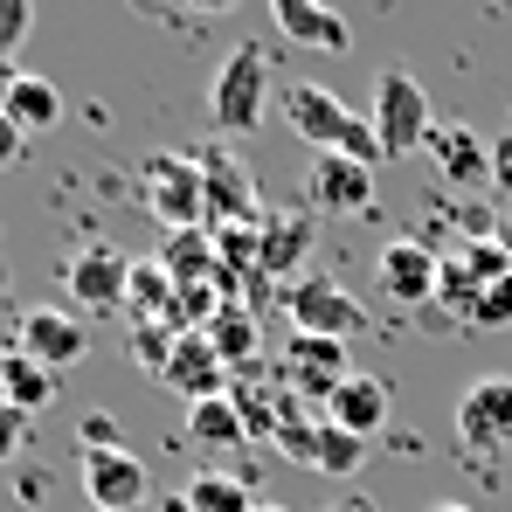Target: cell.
<instances>
[{"label":"cell","instance_id":"1","mask_svg":"<svg viewBox=\"0 0 512 512\" xmlns=\"http://www.w3.org/2000/svg\"><path fill=\"white\" fill-rule=\"evenodd\" d=\"M263 111H270V56H263L256 42H243V49H229L222 70H215L208 118H215V132H256Z\"/></svg>","mask_w":512,"mask_h":512},{"label":"cell","instance_id":"2","mask_svg":"<svg viewBox=\"0 0 512 512\" xmlns=\"http://www.w3.org/2000/svg\"><path fill=\"white\" fill-rule=\"evenodd\" d=\"M139 194L153 208V222L180 236V229H208V194H201V160L187 153H153L139 167Z\"/></svg>","mask_w":512,"mask_h":512},{"label":"cell","instance_id":"3","mask_svg":"<svg viewBox=\"0 0 512 512\" xmlns=\"http://www.w3.org/2000/svg\"><path fill=\"white\" fill-rule=\"evenodd\" d=\"M374 132H381V153L388 160H409L416 146L436 139V125H429V90L409 77V70H381V84H374Z\"/></svg>","mask_w":512,"mask_h":512},{"label":"cell","instance_id":"4","mask_svg":"<svg viewBox=\"0 0 512 512\" xmlns=\"http://www.w3.org/2000/svg\"><path fill=\"white\" fill-rule=\"evenodd\" d=\"M194 160H201V194H208V229H256L263 222V194H256L250 167L229 146H208Z\"/></svg>","mask_w":512,"mask_h":512},{"label":"cell","instance_id":"5","mask_svg":"<svg viewBox=\"0 0 512 512\" xmlns=\"http://www.w3.org/2000/svg\"><path fill=\"white\" fill-rule=\"evenodd\" d=\"M284 312H291V326L298 333H319V340H353V333H367V312H360V298H346L333 277H319V270H305L291 291H284Z\"/></svg>","mask_w":512,"mask_h":512},{"label":"cell","instance_id":"6","mask_svg":"<svg viewBox=\"0 0 512 512\" xmlns=\"http://www.w3.org/2000/svg\"><path fill=\"white\" fill-rule=\"evenodd\" d=\"M457 436L471 450H506L512 443V374H478L457 395Z\"/></svg>","mask_w":512,"mask_h":512},{"label":"cell","instance_id":"7","mask_svg":"<svg viewBox=\"0 0 512 512\" xmlns=\"http://www.w3.org/2000/svg\"><path fill=\"white\" fill-rule=\"evenodd\" d=\"M14 346L35 360V367H49V374H63V367H77L90 353V333L77 312H56V305H35V312H21V326H14Z\"/></svg>","mask_w":512,"mask_h":512},{"label":"cell","instance_id":"8","mask_svg":"<svg viewBox=\"0 0 512 512\" xmlns=\"http://www.w3.org/2000/svg\"><path fill=\"white\" fill-rule=\"evenodd\" d=\"M84 492L97 512H139L153 499V471L132 450H84Z\"/></svg>","mask_w":512,"mask_h":512},{"label":"cell","instance_id":"9","mask_svg":"<svg viewBox=\"0 0 512 512\" xmlns=\"http://www.w3.org/2000/svg\"><path fill=\"white\" fill-rule=\"evenodd\" d=\"M374 270H381V291H388L395 305H423V298H436L443 256H436V250H423L416 236H395V243H381Z\"/></svg>","mask_w":512,"mask_h":512},{"label":"cell","instance_id":"10","mask_svg":"<svg viewBox=\"0 0 512 512\" xmlns=\"http://www.w3.org/2000/svg\"><path fill=\"white\" fill-rule=\"evenodd\" d=\"M70 298L84 305V312H118L125 305V291H132V263L118 250H104V243H90V250L70 256Z\"/></svg>","mask_w":512,"mask_h":512},{"label":"cell","instance_id":"11","mask_svg":"<svg viewBox=\"0 0 512 512\" xmlns=\"http://www.w3.org/2000/svg\"><path fill=\"white\" fill-rule=\"evenodd\" d=\"M160 388L187 395V409H194V402H215V395H229L236 381H229L222 353L208 346V333H180V346H173V360H167V374H160Z\"/></svg>","mask_w":512,"mask_h":512},{"label":"cell","instance_id":"12","mask_svg":"<svg viewBox=\"0 0 512 512\" xmlns=\"http://www.w3.org/2000/svg\"><path fill=\"white\" fill-rule=\"evenodd\" d=\"M374 201V173L340 160V153H319L312 160V180H305V208L312 215H360Z\"/></svg>","mask_w":512,"mask_h":512},{"label":"cell","instance_id":"13","mask_svg":"<svg viewBox=\"0 0 512 512\" xmlns=\"http://www.w3.org/2000/svg\"><path fill=\"white\" fill-rule=\"evenodd\" d=\"M340 381H353L346 367V340H319V333H291V395L333 402Z\"/></svg>","mask_w":512,"mask_h":512},{"label":"cell","instance_id":"14","mask_svg":"<svg viewBox=\"0 0 512 512\" xmlns=\"http://www.w3.org/2000/svg\"><path fill=\"white\" fill-rule=\"evenodd\" d=\"M284 125H291L305 146L333 153V146H340V132L353 125V111H346L326 84H291V90H284Z\"/></svg>","mask_w":512,"mask_h":512},{"label":"cell","instance_id":"15","mask_svg":"<svg viewBox=\"0 0 512 512\" xmlns=\"http://www.w3.org/2000/svg\"><path fill=\"white\" fill-rule=\"evenodd\" d=\"M270 21H277V35H284V42L319 49V56H346V42H353V28H346L333 7H319V0H277V7H270Z\"/></svg>","mask_w":512,"mask_h":512},{"label":"cell","instance_id":"16","mask_svg":"<svg viewBox=\"0 0 512 512\" xmlns=\"http://www.w3.org/2000/svg\"><path fill=\"white\" fill-rule=\"evenodd\" d=\"M312 236H319L312 208L263 215V256H256V270H263V277H298V270H305V256H312Z\"/></svg>","mask_w":512,"mask_h":512},{"label":"cell","instance_id":"17","mask_svg":"<svg viewBox=\"0 0 512 512\" xmlns=\"http://www.w3.org/2000/svg\"><path fill=\"white\" fill-rule=\"evenodd\" d=\"M326 423H340L346 436H381L388 429V381L381 374H353V381H340V395L326 402Z\"/></svg>","mask_w":512,"mask_h":512},{"label":"cell","instance_id":"18","mask_svg":"<svg viewBox=\"0 0 512 512\" xmlns=\"http://www.w3.org/2000/svg\"><path fill=\"white\" fill-rule=\"evenodd\" d=\"M0 402L21 409V416H42V409L56 402V374L35 367L21 346H7V353H0Z\"/></svg>","mask_w":512,"mask_h":512},{"label":"cell","instance_id":"19","mask_svg":"<svg viewBox=\"0 0 512 512\" xmlns=\"http://www.w3.org/2000/svg\"><path fill=\"white\" fill-rule=\"evenodd\" d=\"M0 111L21 132H49V125H63V90L49 84V77H7L0 84Z\"/></svg>","mask_w":512,"mask_h":512},{"label":"cell","instance_id":"20","mask_svg":"<svg viewBox=\"0 0 512 512\" xmlns=\"http://www.w3.org/2000/svg\"><path fill=\"white\" fill-rule=\"evenodd\" d=\"M208 346L222 353V367H229V374H250L256 353H263V319H256L250 305H222V312H215V326H208Z\"/></svg>","mask_w":512,"mask_h":512},{"label":"cell","instance_id":"21","mask_svg":"<svg viewBox=\"0 0 512 512\" xmlns=\"http://www.w3.org/2000/svg\"><path fill=\"white\" fill-rule=\"evenodd\" d=\"M429 153H436V173H443L450 187H478V180H492V146L471 139V132H436Z\"/></svg>","mask_w":512,"mask_h":512},{"label":"cell","instance_id":"22","mask_svg":"<svg viewBox=\"0 0 512 512\" xmlns=\"http://www.w3.org/2000/svg\"><path fill=\"white\" fill-rule=\"evenodd\" d=\"M187 443H201V450H243L250 429H243V416H236L229 395H215V402H194V409H187Z\"/></svg>","mask_w":512,"mask_h":512},{"label":"cell","instance_id":"23","mask_svg":"<svg viewBox=\"0 0 512 512\" xmlns=\"http://www.w3.org/2000/svg\"><path fill=\"white\" fill-rule=\"evenodd\" d=\"M180 499H187V512H256L250 506V485H243V478H229V471H201Z\"/></svg>","mask_w":512,"mask_h":512},{"label":"cell","instance_id":"24","mask_svg":"<svg viewBox=\"0 0 512 512\" xmlns=\"http://www.w3.org/2000/svg\"><path fill=\"white\" fill-rule=\"evenodd\" d=\"M478 291H485V277L464 263V256H443V277H436V305L457 319V326H471V305H478Z\"/></svg>","mask_w":512,"mask_h":512},{"label":"cell","instance_id":"25","mask_svg":"<svg viewBox=\"0 0 512 512\" xmlns=\"http://www.w3.org/2000/svg\"><path fill=\"white\" fill-rule=\"evenodd\" d=\"M367 464V443L360 436H346L340 423H319V443H312V471H326V478H353Z\"/></svg>","mask_w":512,"mask_h":512},{"label":"cell","instance_id":"26","mask_svg":"<svg viewBox=\"0 0 512 512\" xmlns=\"http://www.w3.org/2000/svg\"><path fill=\"white\" fill-rule=\"evenodd\" d=\"M333 153H340V160H353V167H388V153H381V132H374V118H367V111H353V125H346L340 132V146H333Z\"/></svg>","mask_w":512,"mask_h":512},{"label":"cell","instance_id":"27","mask_svg":"<svg viewBox=\"0 0 512 512\" xmlns=\"http://www.w3.org/2000/svg\"><path fill=\"white\" fill-rule=\"evenodd\" d=\"M471 326H478V333H492V326H512V270L499 277V284H485V291H478V305H471Z\"/></svg>","mask_w":512,"mask_h":512},{"label":"cell","instance_id":"28","mask_svg":"<svg viewBox=\"0 0 512 512\" xmlns=\"http://www.w3.org/2000/svg\"><path fill=\"white\" fill-rule=\"evenodd\" d=\"M28 28H35V7H28V0H0V63L28 42ZM0 77H7V70H0Z\"/></svg>","mask_w":512,"mask_h":512},{"label":"cell","instance_id":"29","mask_svg":"<svg viewBox=\"0 0 512 512\" xmlns=\"http://www.w3.org/2000/svg\"><path fill=\"white\" fill-rule=\"evenodd\" d=\"M21 443H28V416L0 402V464H7V457H21Z\"/></svg>","mask_w":512,"mask_h":512},{"label":"cell","instance_id":"30","mask_svg":"<svg viewBox=\"0 0 512 512\" xmlns=\"http://www.w3.org/2000/svg\"><path fill=\"white\" fill-rule=\"evenodd\" d=\"M21 153H28V132H21V125H14V118L0 111V173L21 167Z\"/></svg>","mask_w":512,"mask_h":512},{"label":"cell","instance_id":"31","mask_svg":"<svg viewBox=\"0 0 512 512\" xmlns=\"http://www.w3.org/2000/svg\"><path fill=\"white\" fill-rule=\"evenodd\" d=\"M77 443H84V450H118V423H111V416H84Z\"/></svg>","mask_w":512,"mask_h":512},{"label":"cell","instance_id":"32","mask_svg":"<svg viewBox=\"0 0 512 512\" xmlns=\"http://www.w3.org/2000/svg\"><path fill=\"white\" fill-rule=\"evenodd\" d=\"M492 187H506V194H512V132L492 146Z\"/></svg>","mask_w":512,"mask_h":512},{"label":"cell","instance_id":"33","mask_svg":"<svg viewBox=\"0 0 512 512\" xmlns=\"http://www.w3.org/2000/svg\"><path fill=\"white\" fill-rule=\"evenodd\" d=\"M492 243H499V250L512 256V208H506V215H499V229H492Z\"/></svg>","mask_w":512,"mask_h":512},{"label":"cell","instance_id":"34","mask_svg":"<svg viewBox=\"0 0 512 512\" xmlns=\"http://www.w3.org/2000/svg\"><path fill=\"white\" fill-rule=\"evenodd\" d=\"M429 512H478V506H457V499H443V506H429Z\"/></svg>","mask_w":512,"mask_h":512},{"label":"cell","instance_id":"35","mask_svg":"<svg viewBox=\"0 0 512 512\" xmlns=\"http://www.w3.org/2000/svg\"><path fill=\"white\" fill-rule=\"evenodd\" d=\"M333 512H374V506H353V499H346V506H333Z\"/></svg>","mask_w":512,"mask_h":512},{"label":"cell","instance_id":"36","mask_svg":"<svg viewBox=\"0 0 512 512\" xmlns=\"http://www.w3.org/2000/svg\"><path fill=\"white\" fill-rule=\"evenodd\" d=\"M256 512H284V506H256Z\"/></svg>","mask_w":512,"mask_h":512},{"label":"cell","instance_id":"37","mask_svg":"<svg viewBox=\"0 0 512 512\" xmlns=\"http://www.w3.org/2000/svg\"><path fill=\"white\" fill-rule=\"evenodd\" d=\"M0 84H7V77H0Z\"/></svg>","mask_w":512,"mask_h":512}]
</instances>
